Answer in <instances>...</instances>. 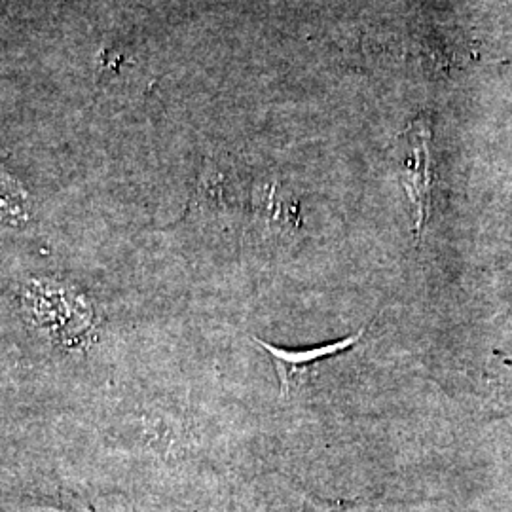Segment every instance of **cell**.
Here are the masks:
<instances>
[{
    "label": "cell",
    "mask_w": 512,
    "mask_h": 512,
    "mask_svg": "<svg viewBox=\"0 0 512 512\" xmlns=\"http://www.w3.org/2000/svg\"><path fill=\"white\" fill-rule=\"evenodd\" d=\"M2 213L4 222H8L10 226H21L27 219L25 194L10 177H4L2 184Z\"/></svg>",
    "instance_id": "cell-5"
},
{
    "label": "cell",
    "mask_w": 512,
    "mask_h": 512,
    "mask_svg": "<svg viewBox=\"0 0 512 512\" xmlns=\"http://www.w3.org/2000/svg\"><path fill=\"white\" fill-rule=\"evenodd\" d=\"M249 213L256 234L264 241H285L293 238L300 226L298 202L277 181L256 186L251 196Z\"/></svg>",
    "instance_id": "cell-3"
},
{
    "label": "cell",
    "mask_w": 512,
    "mask_h": 512,
    "mask_svg": "<svg viewBox=\"0 0 512 512\" xmlns=\"http://www.w3.org/2000/svg\"><path fill=\"white\" fill-rule=\"evenodd\" d=\"M403 183L414 205L416 234L421 238L431 211L433 169H431V128L427 122H416L410 131V154L404 158Z\"/></svg>",
    "instance_id": "cell-4"
},
{
    "label": "cell",
    "mask_w": 512,
    "mask_h": 512,
    "mask_svg": "<svg viewBox=\"0 0 512 512\" xmlns=\"http://www.w3.org/2000/svg\"><path fill=\"white\" fill-rule=\"evenodd\" d=\"M25 499H33L37 503L52 505V507H57V509L65 512H93L90 507H86L84 501H80L78 497H74L69 492H63L61 488H57L55 492H44V490L38 492L37 490L33 495H25Z\"/></svg>",
    "instance_id": "cell-6"
},
{
    "label": "cell",
    "mask_w": 512,
    "mask_h": 512,
    "mask_svg": "<svg viewBox=\"0 0 512 512\" xmlns=\"http://www.w3.org/2000/svg\"><path fill=\"white\" fill-rule=\"evenodd\" d=\"M251 209V192L247 194L236 165L207 158L194 184L188 215L205 224L228 226Z\"/></svg>",
    "instance_id": "cell-1"
},
{
    "label": "cell",
    "mask_w": 512,
    "mask_h": 512,
    "mask_svg": "<svg viewBox=\"0 0 512 512\" xmlns=\"http://www.w3.org/2000/svg\"><path fill=\"white\" fill-rule=\"evenodd\" d=\"M365 332L366 327H363V329L357 330L355 334L346 336L342 340L306 349L277 348L274 344L264 342V340H260L256 336L255 342L272 359V365H274L275 374H277V380H279L281 395L285 399H289L294 389H298V385L302 384L304 376H308L311 366L317 365V363H321L325 359H330V357H336V355L348 351L353 346H357L363 340Z\"/></svg>",
    "instance_id": "cell-2"
}]
</instances>
